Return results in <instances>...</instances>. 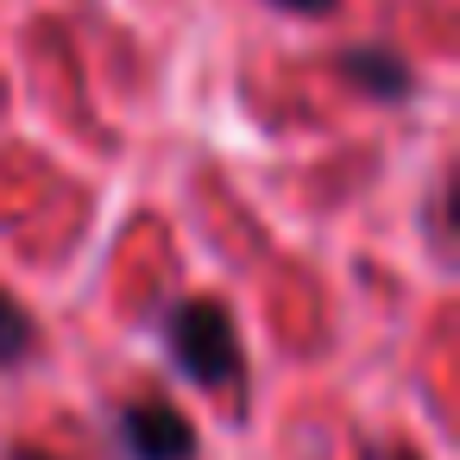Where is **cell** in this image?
Segmentation results:
<instances>
[{
  "mask_svg": "<svg viewBox=\"0 0 460 460\" xmlns=\"http://www.w3.org/2000/svg\"><path fill=\"white\" fill-rule=\"evenodd\" d=\"M13 460H58V454H45V447H20Z\"/></svg>",
  "mask_w": 460,
  "mask_h": 460,
  "instance_id": "6",
  "label": "cell"
},
{
  "mask_svg": "<svg viewBox=\"0 0 460 460\" xmlns=\"http://www.w3.org/2000/svg\"><path fill=\"white\" fill-rule=\"evenodd\" d=\"M347 70H353V83H359V89H372L378 102L410 95V70H403L391 51H347Z\"/></svg>",
  "mask_w": 460,
  "mask_h": 460,
  "instance_id": "3",
  "label": "cell"
},
{
  "mask_svg": "<svg viewBox=\"0 0 460 460\" xmlns=\"http://www.w3.org/2000/svg\"><path fill=\"white\" fill-rule=\"evenodd\" d=\"M171 353H177V366H183L196 385H208V391H234L240 372H246V359H240V328H234L227 303H215V296H196V303H183V309L171 315Z\"/></svg>",
  "mask_w": 460,
  "mask_h": 460,
  "instance_id": "1",
  "label": "cell"
},
{
  "mask_svg": "<svg viewBox=\"0 0 460 460\" xmlns=\"http://www.w3.org/2000/svg\"><path fill=\"white\" fill-rule=\"evenodd\" d=\"M120 441L133 460H190L196 454V429L183 422V410H171L164 397H139L120 416Z\"/></svg>",
  "mask_w": 460,
  "mask_h": 460,
  "instance_id": "2",
  "label": "cell"
},
{
  "mask_svg": "<svg viewBox=\"0 0 460 460\" xmlns=\"http://www.w3.org/2000/svg\"><path fill=\"white\" fill-rule=\"evenodd\" d=\"M26 353H32V322H26V309L13 296H0V366H13Z\"/></svg>",
  "mask_w": 460,
  "mask_h": 460,
  "instance_id": "4",
  "label": "cell"
},
{
  "mask_svg": "<svg viewBox=\"0 0 460 460\" xmlns=\"http://www.w3.org/2000/svg\"><path fill=\"white\" fill-rule=\"evenodd\" d=\"M397 460H416V454H397Z\"/></svg>",
  "mask_w": 460,
  "mask_h": 460,
  "instance_id": "7",
  "label": "cell"
},
{
  "mask_svg": "<svg viewBox=\"0 0 460 460\" xmlns=\"http://www.w3.org/2000/svg\"><path fill=\"white\" fill-rule=\"evenodd\" d=\"M278 7H290V13H328L334 0H278Z\"/></svg>",
  "mask_w": 460,
  "mask_h": 460,
  "instance_id": "5",
  "label": "cell"
}]
</instances>
